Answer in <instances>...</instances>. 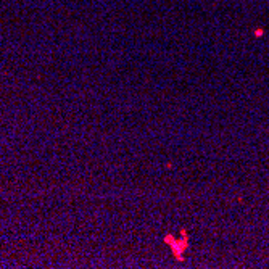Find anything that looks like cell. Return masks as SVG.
I'll return each instance as SVG.
<instances>
[{
  "mask_svg": "<svg viewBox=\"0 0 269 269\" xmlns=\"http://www.w3.org/2000/svg\"><path fill=\"white\" fill-rule=\"evenodd\" d=\"M165 243H168V245L171 247V251H173L174 258H176L177 261H184V253H185V250L190 247L187 230H185V229L181 230V239H174L171 234L165 235Z\"/></svg>",
  "mask_w": 269,
  "mask_h": 269,
  "instance_id": "cell-1",
  "label": "cell"
},
{
  "mask_svg": "<svg viewBox=\"0 0 269 269\" xmlns=\"http://www.w3.org/2000/svg\"><path fill=\"white\" fill-rule=\"evenodd\" d=\"M255 34H256V36H261L263 31H261V29H258V31H255Z\"/></svg>",
  "mask_w": 269,
  "mask_h": 269,
  "instance_id": "cell-2",
  "label": "cell"
}]
</instances>
